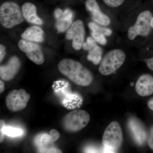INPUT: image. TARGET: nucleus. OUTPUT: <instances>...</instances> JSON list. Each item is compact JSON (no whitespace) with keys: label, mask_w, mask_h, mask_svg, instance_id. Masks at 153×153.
<instances>
[{"label":"nucleus","mask_w":153,"mask_h":153,"mask_svg":"<svg viewBox=\"0 0 153 153\" xmlns=\"http://www.w3.org/2000/svg\"><path fill=\"white\" fill-rule=\"evenodd\" d=\"M58 67L61 74L76 85L87 86L93 81V75L91 72L75 60L63 59L58 64Z\"/></svg>","instance_id":"nucleus-1"},{"label":"nucleus","mask_w":153,"mask_h":153,"mask_svg":"<svg viewBox=\"0 0 153 153\" xmlns=\"http://www.w3.org/2000/svg\"><path fill=\"white\" fill-rule=\"evenodd\" d=\"M122 130L119 123L113 121L105 130L102 139L104 152H116L123 142Z\"/></svg>","instance_id":"nucleus-2"},{"label":"nucleus","mask_w":153,"mask_h":153,"mask_svg":"<svg viewBox=\"0 0 153 153\" xmlns=\"http://www.w3.org/2000/svg\"><path fill=\"white\" fill-rule=\"evenodd\" d=\"M23 14L16 3L6 2L0 7V22L6 28H12L24 21Z\"/></svg>","instance_id":"nucleus-3"},{"label":"nucleus","mask_w":153,"mask_h":153,"mask_svg":"<svg viewBox=\"0 0 153 153\" xmlns=\"http://www.w3.org/2000/svg\"><path fill=\"white\" fill-rule=\"evenodd\" d=\"M125 59V53L121 49L111 50L107 53L102 60L99 71L102 75H110L122 66Z\"/></svg>","instance_id":"nucleus-4"},{"label":"nucleus","mask_w":153,"mask_h":153,"mask_svg":"<svg viewBox=\"0 0 153 153\" xmlns=\"http://www.w3.org/2000/svg\"><path fill=\"white\" fill-rule=\"evenodd\" d=\"M90 120V115L87 111L83 110H74L65 116L63 125L68 131H78L85 127Z\"/></svg>","instance_id":"nucleus-5"},{"label":"nucleus","mask_w":153,"mask_h":153,"mask_svg":"<svg viewBox=\"0 0 153 153\" xmlns=\"http://www.w3.org/2000/svg\"><path fill=\"white\" fill-rule=\"evenodd\" d=\"M153 16L150 11L146 10L142 12L137 18L135 24L129 28L128 37L130 40H134L137 36H147L150 33L151 25Z\"/></svg>","instance_id":"nucleus-6"},{"label":"nucleus","mask_w":153,"mask_h":153,"mask_svg":"<svg viewBox=\"0 0 153 153\" xmlns=\"http://www.w3.org/2000/svg\"><path fill=\"white\" fill-rule=\"evenodd\" d=\"M30 97V94L27 93L25 89L13 90L10 91L6 97V105L11 111H19L27 106Z\"/></svg>","instance_id":"nucleus-7"},{"label":"nucleus","mask_w":153,"mask_h":153,"mask_svg":"<svg viewBox=\"0 0 153 153\" xmlns=\"http://www.w3.org/2000/svg\"><path fill=\"white\" fill-rule=\"evenodd\" d=\"M18 46L19 49L25 52L28 58L34 63L41 65L44 63V55L38 44L22 39L19 41Z\"/></svg>","instance_id":"nucleus-8"},{"label":"nucleus","mask_w":153,"mask_h":153,"mask_svg":"<svg viewBox=\"0 0 153 153\" xmlns=\"http://www.w3.org/2000/svg\"><path fill=\"white\" fill-rule=\"evenodd\" d=\"M85 35L83 22L78 20L72 23L66 33V38L68 40H72V47L75 50H79L84 44Z\"/></svg>","instance_id":"nucleus-9"},{"label":"nucleus","mask_w":153,"mask_h":153,"mask_svg":"<svg viewBox=\"0 0 153 153\" xmlns=\"http://www.w3.org/2000/svg\"><path fill=\"white\" fill-rule=\"evenodd\" d=\"M54 15L56 20V29L60 33L65 32L72 25L74 15L70 9L63 11L57 8L55 10Z\"/></svg>","instance_id":"nucleus-10"},{"label":"nucleus","mask_w":153,"mask_h":153,"mask_svg":"<svg viewBox=\"0 0 153 153\" xmlns=\"http://www.w3.org/2000/svg\"><path fill=\"white\" fill-rule=\"evenodd\" d=\"M128 126L134 140L140 146L144 144L147 139V133L145 128L135 118H131L128 120Z\"/></svg>","instance_id":"nucleus-11"},{"label":"nucleus","mask_w":153,"mask_h":153,"mask_svg":"<svg viewBox=\"0 0 153 153\" xmlns=\"http://www.w3.org/2000/svg\"><path fill=\"white\" fill-rule=\"evenodd\" d=\"M21 63L16 56L11 57L6 65L0 67V76L2 80L9 81L15 77L21 68Z\"/></svg>","instance_id":"nucleus-12"},{"label":"nucleus","mask_w":153,"mask_h":153,"mask_svg":"<svg viewBox=\"0 0 153 153\" xmlns=\"http://www.w3.org/2000/svg\"><path fill=\"white\" fill-rule=\"evenodd\" d=\"M86 8L91 13L94 21L99 25L107 26L110 24L109 17L101 12L96 0H87L85 2Z\"/></svg>","instance_id":"nucleus-13"},{"label":"nucleus","mask_w":153,"mask_h":153,"mask_svg":"<svg viewBox=\"0 0 153 153\" xmlns=\"http://www.w3.org/2000/svg\"><path fill=\"white\" fill-rule=\"evenodd\" d=\"M82 47L84 50L88 51V60L91 61L94 65L98 64L101 60L102 51L94 39L91 37H88Z\"/></svg>","instance_id":"nucleus-14"},{"label":"nucleus","mask_w":153,"mask_h":153,"mask_svg":"<svg viewBox=\"0 0 153 153\" xmlns=\"http://www.w3.org/2000/svg\"><path fill=\"white\" fill-rule=\"evenodd\" d=\"M136 92L142 97L151 95L153 93V76L144 74L140 76L135 85Z\"/></svg>","instance_id":"nucleus-15"},{"label":"nucleus","mask_w":153,"mask_h":153,"mask_svg":"<svg viewBox=\"0 0 153 153\" xmlns=\"http://www.w3.org/2000/svg\"><path fill=\"white\" fill-rule=\"evenodd\" d=\"M22 12L23 17L27 22L35 25H41L43 21L37 14L36 6L30 2L25 3L22 7Z\"/></svg>","instance_id":"nucleus-16"},{"label":"nucleus","mask_w":153,"mask_h":153,"mask_svg":"<svg viewBox=\"0 0 153 153\" xmlns=\"http://www.w3.org/2000/svg\"><path fill=\"white\" fill-rule=\"evenodd\" d=\"M22 37L28 41L40 43L44 40V32L38 26H32L25 30L22 34Z\"/></svg>","instance_id":"nucleus-17"},{"label":"nucleus","mask_w":153,"mask_h":153,"mask_svg":"<svg viewBox=\"0 0 153 153\" xmlns=\"http://www.w3.org/2000/svg\"><path fill=\"white\" fill-rule=\"evenodd\" d=\"M0 130H2L5 134L12 137L19 136L23 133L22 130L20 129L10 127H6L4 121L1 120L0 121Z\"/></svg>","instance_id":"nucleus-18"},{"label":"nucleus","mask_w":153,"mask_h":153,"mask_svg":"<svg viewBox=\"0 0 153 153\" xmlns=\"http://www.w3.org/2000/svg\"><path fill=\"white\" fill-rule=\"evenodd\" d=\"M88 27L91 31L97 32L104 35L105 36H110L112 34V31L108 28L100 27L93 22H90L88 24Z\"/></svg>","instance_id":"nucleus-19"},{"label":"nucleus","mask_w":153,"mask_h":153,"mask_svg":"<svg viewBox=\"0 0 153 153\" xmlns=\"http://www.w3.org/2000/svg\"><path fill=\"white\" fill-rule=\"evenodd\" d=\"M91 36L94 41L101 45H104L106 44L107 40L104 35L97 32L91 31Z\"/></svg>","instance_id":"nucleus-20"},{"label":"nucleus","mask_w":153,"mask_h":153,"mask_svg":"<svg viewBox=\"0 0 153 153\" xmlns=\"http://www.w3.org/2000/svg\"><path fill=\"white\" fill-rule=\"evenodd\" d=\"M103 1L107 5L112 7H117L122 4L125 0H103Z\"/></svg>","instance_id":"nucleus-21"},{"label":"nucleus","mask_w":153,"mask_h":153,"mask_svg":"<svg viewBox=\"0 0 153 153\" xmlns=\"http://www.w3.org/2000/svg\"><path fill=\"white\" fill-rule=\"evenodd\" d=\"M40 142L42 146H47L49 143H51L50 135L44 134L41 137Z\"/></svg>","instance_id":"nucleus-22"},{"label":"nucleus","mask_w":153,"mask_h":153,"mask_svg":"<svg viewBox=\"0 0 153 153\" xmlns=\"http://www.w3.org/2000/svg\"><path fill=\"white\" fill-rule=\"evenodd\" d=\"M51 143L57 141L60 137V134L55 129H52L49 132Z\"/></svg>","instance_id":"nucleus-23"},{"label":"nucleus","mask_w":153,"mask_h":153,"mask_svg":"<svg viewBox=\"0 0 153 153\" xmlns=\"http://www.w3.org/2000/svg\"><path fill=\"white\" fill-rule=\"evenodd\" d=\"M148 143L149 147L153 150V127L151 128Z\"/></svg>","instance_id":"nucleus-24"},{"label":"nucleus","mask_w":153,"mask_h":153,"mask_svg":"<svg viewBox=\"0 0 153 153\" xmlns=\"http://www.w3.org/2000/svg\"><path fill=\"white\" fill-rule=\"evenodd\" d=\"M6 54V47L4 45L1 44L0 45V62H2Z\"/></svg>","instance_id":"nucleus-25"},{"label":"nucleus","mask_w":153,"mask_h":153,"mask_svg":"<svg viewBox=\"0 0 153 153\" xmlns=\"http://www.w3.org/2000/svg\"><path fill=\"white\" fill-rule=\"evenodd\" d=\"M147 65L150 69L153 71V57L148 59L146 61Z\"/></svg>","instance_id":"nucleus-26"},{"label":"nucleus","mask_w":153,"mask_h":153,"mask_svg":"<svg viewBox=\"0 0 153 153\" xmlns=\"http://www.w3.org/2000/svg\"><path fill=\"white\" fill-rule=\"evenodd\" d=\"M5 89L4 83L2 80H0V93H2Z\"/></svg>","instance_id":"nucleus-27"},{"label":"nucleus","mask_w":153,"mask_h":153,"mask_svg":"<svg viewBox=\"0 0 153 153\" xmlns=\"http://www.w3.org/2000/svg\"><path fill=\"white\" fill-rule=\"evenodd\" d=\"M148 105L149 108L153 111V98L149 100L148 102Z\"/></svg>","instance_id":"nucleus-28"},{"label":"nucleus","mask_w":153,"mask_h":153,"mask_svg":"<svg viewBox=\"0 0 153 153\" xmlns=\"http://www.w3.org/2000/svg\"><path fill=\"white\" fill-rule=\"evenodd\" d=\"M151 25H152V28H153V17L152 18V22H151Z\"/></svg>","instance_id":"nucleus-29"}]
</instances>
